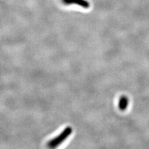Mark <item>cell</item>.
Returning a JSON list of instances; mask_svg holds the SVG:
<instances>
[{
	"label": "cell",
	"mask_w": 149,
	"mask_h": 149,
	"mask_svg": "<svg viewBox=\"0 0 149 149\" xmlns=\"http://www.w3.org/2000/svg\"><path fill=\"white\" fill-rule=\"evenodd\" d=\"M72 128L71 127H67L58 136L54 138L48 142V147L50 148L57 147L63 143L72 133Z\"/></svg>",
	"instance_id": "6da1fadb"
},
{
	"label": "cell",
	"mask_w": 149,
	"mask_h": 149,
	"mask_svg": "<svg viewBox=\"0 0 149 149\" xmlns=\"http://www.w3.org/2000/svg\"><path fill=\"white\" fill-rule=\"evenodd\" d=\"M63 4L67 5L70 4H77L83 8L88 9L90 6V4L86 0H62Z\"/></svg>",
	"instance_id": "7a4b0ae2"
},
{
	"label": "cell",
	"mask_w": 149,
	"mask_h": 149,
	"mask_svg": "<svg viewBox=\"0 0 149 149\" xmlns=\"http://www.w3.org/2000/svg\"><path fill=\"white\" fill-rule=\"evenodd\" d=\"M129 98L127 96H120L118 101L119 109L122 111L126 110V109L127 108V107L129 106Z\"/></svg>",
	"instance_id": "3957f363"
}]
</instances>
